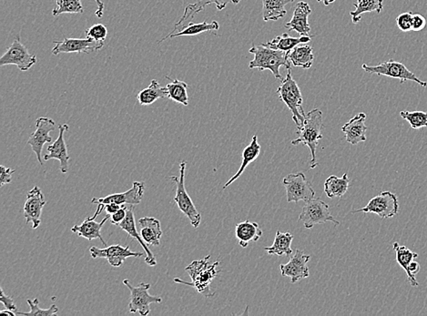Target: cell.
<instances>
[{
  "label": "cell",
  "mask_w": 427,
  "mask_h": 316,
  "mask_svg": "<svg viewBox=\"0 0 427 316\" xmlns=\"http://www.w3.org/2000/svg\"><path fill=\"white\" fill-rule=\"evenodd\" d=\"M249 52L253 54L255 59L250 62L249 68H258L259 70H269L273 74L275 79L283 81L284 78L280 72L281 67H286L290 70L292 67L291 61H289L288 52L286 51L273 50L261 44V46H252Z\"/></svg>",
  "instance_id": "1"
},
{
  "label": "cell",
  "mask_w": 427,
  "mask_h": 316,
  "mask_svg": "<svg viewBox=\"0 0 427 316\" xmlns=\"http://www.w3.org/2000/svg\"><path fill=\"white\" fill-rule=\"evenodd\" d=\"M210 256L201 259V260L192 261L190 266L186 267V272L192 279V283L181 281V279L175 278L176 283L185 284V286H192L196 291L205 296V297H212L215 293L210 291V286L213 279L218 275L220 271L216 270V267L220 264L219 261L213 264H209Z\"/></svg>",
  "instance_id": "2"
},
{
  "label": "cell",
  "mask_w": 427,
  "mask_h": 316,
  "mask_svg": "<svg viewBox=\"0 0 427 316\" xmlns=\"http://www.w3.org/2000/svg\"><path fill=\"white\" fill-rule=\"evenodd\" d=\"M324 129L323 112L321 110L315 109L306 114V121L301 129L297 133L298 138L293 139L292 145L304 144L308 147L311 152L312 159L310 168L315 169L318 166L317 159H316V149L319 141L323 139L321 130Z\"/></svg>",
  "instance_id": "3"
},
{
  "label": "cell",
  "mask_w": 427,
  "mask_h": 316,
  "mask_svg": "<svg viewBox=\"0 0 427 316\" xmlns=\"http://www.w3.org/2000/svg\"><path fill=\"white\" fill-rule=\"evenodd\" d=\"M277 94L287 108L291 110L292 121H295L296 126L299 130L301 129L306 121V114L303 108V95L297 82L292 79L291 68L288 70L286 78L278 87Z\"/></svg>",
  "instance_id": "4"
},
{
  "label": "cell",
  "mask_w": 427,
  "mask_h": 316,
  "mask_svg": "<svg viewBox=\"0 0 427 316\" xmlns=\"http://www.w3.org/2000/svg\"><path fill=\"white\" fill-rule=\"evenodd\" d=\"M185 170H186V161H182L180 164V176L179 177L170 176L169 179L176 184L175 201L177 204L179 209L187 216L192 226L197 229L201 224V216L185 188Z\"/></svg>",
  "instance_id": "5"
},
{
  "label": "cell",
  "mask_w": 427,
  "mask_h": 316,
  "mask_svg": "<svg viewBox=\"0 0 427 316\" xmlns=\"http://www.w3.org/2000/svg\"><path fill=\"white\" fill-rule=\"evenodd\" d=\"M361 68L366 72L369 74H377L378 76H386L389 78L399 79L400 83H405L406 81L415 82L421 87L426 88L427 82L421 81L419 78L408 68L406 65L401 62L391 61H384L377 66H369V65L363 64Z\"/></svg>",
  "instance_id": "6"
},
{
  "label": "cell",
  "mask_w": 427,
  "mask_h": 316,
  "mask_svg": "<svg viewBox=\"0 0 427 316\" xmlns=\"http://www.w3.org/2000/svg\"><path fill=\"white\" fill-rule=\"evenodd\" d=\"M298 221H301L306 229H312L316 224H324L327 221H332L337 226L340 224L330 213L328 204L321 198H314L306 201L299 215Z\"/></svg>",
  "instance_id": "7"
},
{
  "label": "cell",
  "mask_w": 427,
  "mask_h": 316,
  "mask_svg": "<svg viewBox=\"0 0 427 316\" xmlns=\"http://www.w3.org/2000/svg\"><path fill=\"white\" fill-rule=\"evenodd\" d=\"M123 284L130 291L129 309L132 314L139 313L142 316H146L150 313V304H161L162 302L159 296H152L149 294L150 284L141 283L138 286L135 287L128 279L123 280Z\"/></svg>",
  "instance_id": "8"
},
{
  "label": "cell",
  "mask_w": 427,
  "mask_h": 316,
  "mask_svg": "<svg viewBox=\"0 0 427 316\" xmlns=\"http://www.w3.org/2000/svg\"><path fill=\"white\" fill-rule=\"evenodd\" d=\"M286 187L287 201L288 203H299V201H309L315 198V192L311 182L307 180L303 172L291 173L283 181Z\"/></svg>",
  "instance_id": "9"
},
{
  "label": "cell",
  "mask_w": 427,
  "mask_h": 316,
  "mask_svg": "<svg viewBox=\"0 0 427 316\" xmlns=\"http://www.w3.org/2000/svg\"><path fill=\"white\" fill-rule=\"evenodd\" d=\"M37 57L30 53L28 48L21 43V38L17 37L12 44L0 58V66L15 65L21 71L30 70L37 63Z\"/></svg>",
  "instance_id": "10"
},
{
  "label": "cell",
  "mask_w": 427,
  "mask_h": 316,
  "mask_svg": "<svg viewBox=\"0 0 427 316\" xmlns=\"http://www.w3.org/2000/svg\"><path fill=\"white\" fill-rule=\"evenodd\" d=\"M399 212V203L397 196L391 192H383L370 200L368 204L361 209L354 210L352 213H375L380 218L394 217Z\"/></svg>",
  "instance_id": "11"
},
{
  "label": "cell",
  "mask_w": 427,
  "mask_h": 316,
  "mask_svg": "<svg viewBox=\"0 0 427 316\" xmlns=\"http://www.w3.org/2000/svg\"><path fill=\"white\" fill-rule=\"evenodd\" d=\"M55 121L52 119L41 117L37 119L35 132L32 133L28 141V144L32 148L37 159L42 166L44 164L43 159H42V149L46 144H51L53 141L50 133L55 130Z\"/></svg>",
  "instance_id": "12"
},
{
  "label": "cell",
  "mask_w": 427,
  "mask_h": 316,
  "mask_svg": "<svg viewBox=\"0 0 427 316\" xmlns=\"http://www.w3.org/2000/svg\"><path fill=\"white\" fill-rule=\"evenodd\" d=\"M54 48L51 53L58 56L62 53L90 54L94 51L101 50L104 47V42H97L90 38L70 39L64 38L62 41H54Z\"/></svg>",
  "instance_id": "13"
},
{
  "label": "cell",
  "mask_w": 427,
  "mask_h": 316,
  "mask_svg": "<svg viewBox=\"0 0 427 316\" xmlns=\"http://www.w3.org/2000/svg\"><path fill=\"white\" fill-rule=\"evenodd\" d=\"M90 253L93 259H106L110 266L113 267H121L127 258L142 257L144 255V253H142L132 252L130 246L123 247L119 246V244L106 246V248L104 249L93 246L90 249Z\"/></svg>",
  "instance_id": "14"
},
{
  "label": "cell",
  "mask_w": 427,
  "mask_h": 316,
  "mask_svg": "<svg viewBox=\"0 0 427 316\" xmlns=\"http://www.w3.org/2000/svg\"><path fill=\"white\" fill-rule=\"evenodd\" d=\"M311 260V256L306 255L304 250H296L291 260L286 264H281L280 271L284 277L291 278V283L296 284L299 281L308 278L309 267L307 266Z\"/></svg>",
  "instance_id": "15"
},
{
  "label": "cell",
  "mask_w": 427,
  "mask_h": 316,
  "mask_svg": "<svg viewBox=\"0 0 427 316\" xmlns=\"http://www.w3.org/2000/svg\"><path fill=\"white\" fill-rule=\"evenodd\" d=\"M241 0H198L197 2L193 3V4H189L185 8L183 15L181 16L180 21L175 24V28L170 34H175L181 31L182 28L186 27L192 22L195 17L203 11L208 5L215 4L216 8L219 11L224 10L227 7L228 4L232 3V4L237 5Z\"/></svg>",
  "instance_id": "16"
},
{
  "label": "cell",
  "mask_w": 427,
  "mask_h": 316,
  "mask_svg": "<svg viewBox=\"0 0 427 316\" xmlns=\"http://www.w3.org/2000/svg\"><path fill=\"white\" fill-rule=\"evenodd\" d=\"M46 205L43 192L41 188L35 186L28 192L24 205L26 223L32 224L34 230L38 229L41 223L42 210Z\"/></svg>",
  "instance_id": "17"
},
{
  "label": "cell",
  "mask_w": 427,
  "mask_h": 316,
  "mask_svg": "<svg viewBox=\"0 0 427 316\" xmlns=\"http://www.w3.org/2000/svg\"><path fill=\"white\" fill-rule=\"evenodd\" d=\"M105 207H106V204H99L98 209H97L95 215H94L92 217L85 219L83 223H82L81 226H75L71 228V232L76 233L79 237H83L89 241H92L94 239H99V240L102 241V244H103L105 246H107L106 241L102 238L101 230L105 223L109 220L110 215H108L101 223H97L96 221V218L101 215L102 210H105Z\"/></svg>",
  "instance_id": "18"
},
{
  "label": "cell",
  "mask_w": 427,
  "mask_h": 316,
  "mask_svg": "<svg viewBox=\"0 0 427 316\" xmlns=\"http://www.w3.org/2000/svg\"><path fill=\"white\" fill-rule=\"evenodd\" d=\"M145 190L144 182L135 181L132 189L122 193H115L104 198H93L91 204H112L138 205L141 203Z\"/></svg>",
  "instance_id": "19"
},
{
  "label": "cell",
  "mask_w": 427,
  "mask_h": 316,
  "mask_svg": "<svg viewBox=\"0 0 427 316\" xmlns=\"http://www.w3.org/2000/svg\"><path fill=\"white\" fill-rule=\"evenodd\" d=\"M59 135L56 141L48 145V155H44V161L50 159H58L61 162V170L62 173H67L68 170V161L70 155L68 153L67 144L65 141L64 135L68 130V124L59 125Z\"/></svg>",
  "instance_id": "20"
},
{
  "label": "cell",
  "mask_w": 427,
  "mask_h": 316,
  "mask_svg": "<svg viewBox=\"0 0 427 316\" xmlns=\"http://www.w3.org/2000/svg\"><path fill=\"white\" fill-rule=\"evenodd\" d=\"M312 10L308 3L301 1L297 3L293 11V15L291 21L286 23L284 27L288 28L289 32L295 31L300 36H308L311 32V27H310L308 18L311 15Z\"/></svg>",
  "instance_id": "21"
},
{
  "label": "cell",
  "mask_w": 427,
  "mask_h": 316,
  "mask_svg": "<svg viewBox=\"0 0 427 316\" xmlns=\"http://www.w3.org/2000/svg\"><path fill=\"white\" fill-rule=\"evenodd\" d=\"M133 210H133V205H130V207H128L126 217L119 224V226L121 227L124 232H126L130 237L136 239V240L139 241V244H141L142 248L145 250V253H146L145 263H146L148 266H155L156 264H157V261H156L155 255L150 252L149 247L147 246V244L145 243L143 239H142L141 235H139L138 229H137L135 212H133Z\"/></svg>",
  "instance_id": "22"
},
{
  "label": "cell",
  "mask_w": 427,
  "mask_h": 316,
  "mask_svg": "<svg viewBox=\"0 0 427 316\" xmlns=\"http://www.w3.org/2000/svg\"><path fill=\"white\" fill-rule=\"evenodd\" d=\"M366 114L361 112L341 127V132L346 135V139L348 144L357 145L366 141Z\"/></svg>",
  "instance_id": "23"
},
{
  "label": "cell",
  "mask_w": 427,
  "mask_h": 316,
  "mask_svg": "<svg viewBox=\"0 0 427 316\" xmlns=\"http://www.w3.org/2000/svg\"><path fill=\"white\" fill-rule=\"evenodd\" d=\"M137 229L148 246H158L161 244L162 230L161 221L155 217L139 219L136 224Z\"/></svg>",
  "instance_id": "24"
},
{
  "label": "cell",
  "mask_w": 427,
  "mask_h": 316,
  "mask_svg": "<svg viewBox=\"0 0 427 316\" xmlns=\"http://www.w3.org/2000/svg\"><path fill=\"white\" fill-rule=\"evenodd\" d=\"M264 232L257 223L250 221H241L235 227V236L238 239L239 246L247 248L250 243L260 240Z\"/></svg>",
  "instance_id": "25"
},
{
  "label": "cell",
  "mask_w": 427,
  "mask_h": 316,
  "mask_svg": "<svg viewBox=\"0 0 427 316\" xmlns=\"http://www.w3.org/2000/svg\"><path fill=\"white\" fill-rule=\"evenodd\" d=\"M288 58L292 66L308 70L314 64V48L307 43L296 46L289 51Z\"/></svg>",
  "instance_id": "26"
},
{
  "label": "cell",
  "mask_w": 427,
  "mask_h": 316,
  "mask_svg": "<svg viewBox=\"0 0 427 316\" xmlns=\"http://www.w3.org/2000/svg\"><path fill=\"white\" fill-rule=\"evenodd\" d=\"M260 152L261 145L258 142V136L255 135L252 137L250 144L244 150L243 156H241L243 157V162H241L240 169L225 184L224 189H226L232 182L237 181L240 176L243 175L244 170H246L248 165L252 164V161H255L259 157Z\"/></svg>",
  "instance_id": "27"
},
{
  "label": "cell",
  "mask_w": 427,
  "mask_h": 316,
  "mask_svg": "<svg viewBox=\"0 0 427 316\" xmlns=\"http://www.w3.org/2000/svg\"><path fill=\"white\" fill-rule=\"evenodd\" d=\"M219 28H220V24H219L218 21H215L212 23H208L206 21L201 23L190 22L189 25H187L186 27L182 28V30L179 31V32L170 34V35L169 34V35L165 37V38L162 39L161 41H159V43H161V42L167 41V39L177 38V37L196 36L203 32L217 31L219 30Z\"/></svg>",
  "instance_id": "28"
},
{
  "label": "cell",
  "mask_w": 427,
  "mask_h": 316,
  "mask_svg": "<svg viewBox=\"0 0 427 316\" xmlns=\"http://www.w3.org/2000/svg\"><path fill=\"white\" fill-rule=\"evenodd\" d=\"M168 98L166 87H162L156 79L150 81L149 87L139 91L137 99L141 106H150L159 99Z\"/></svg>",
  "instance_id": "29"
},
{
  "label": "cell",
  "mask_w": 427,
  "mask_h": 316,
  "mask_svg": "<svg viewBox=\"0 0 427 316\" xmlns=\"http://www.w3.org/2000/svg\"><path fill=\"white\" fill-rule=\"evenodd\" d=\"M312 37L309 36H300L298 38H293L288 33H284L283 35L276 37L272 41L263 45L273 48V50H283L288 52L293 48H295L296 46L309 43L312 41Z\"/></svg>",
  "instance_id": "30"
},
{
  "label": "cell",
  "mask_w": 427,
  "mask_h": 316,
  "mask_svg": "<svg viewBox=\"0 0 427 316\" xmlns=\"http://www.w3.org/2000/svg\"><path fill=\"white\" fill-rule=\"evenodd\" d=\"M295 0H263L264 21H276L286 16V6Z\"/></svg>",
  "instance_id": "31"
},
{
  "label": "cell",
  "mask_w": 427,
  "mask_h": 316,
  "mask_svg": "<svg viewBox=\"0 0 427 316\" xmlns=\"http://www.w3.org/2000/svg\"><path fill=\"white\" fill-rule=\"evenodd\" d=\"M350 179L347 173L341 177L332 175L324 182V192L330 199L341 198L348 190Z\"/></svg>",
  "instance_id": "32"
},
{
  "label": "cell",
  "mask_w": 427,
  "mask_h": 316,
  "mask_svg": "<svg viewBox=\"0 0 427 316\" xmlns=\"http://www.w3.org/2000/svg\"><path fill=\"white\" fill-rule=\"evenodd\" d=\"M293 241V235L290 233H276L275 241H273L272 246L266 247L264 250L270 255L278 256H290L292 253L291 248L292 243Z\"/></svg>",
  "instance_id": "33"
},
{
  "label": "cell",
  "mask_w": 427,
  "mask_h": 316,
  "mask_svg": "<svg viewBox=\"0 0 427 316\" xmlns=\"http://www.w3.org/2000/svg\"><path fill=\"white\" fill-rule=\"evenodd\" d=\"M169 79L170 83L166 85L168 91V99L188 106L189 105V96H188V84L186 82L179 81V79H172L170 77H165Z\"/></svg>",
  "instance_id": "34"
},
{
  "label": "cell",
  "mask_w": 427,
  "mask_h": 316,
  "mask_svg": "<svg viewBox=\"0 0 427 316\" xmlns=\"http://www.w3.org/2000/svg\"><path fill=\"white\" fill-rule=\"evenodd\" d=\"M355 10L351 11L350 15L354 24L361 21L364 13L377 12L379 14L384 8V0H357L354 4Z\"/></svg>",
  "instance_id": "35"
},
{
  "label": "cell",
  "mask_w": 427,
  "mask_h": 316,
  "mask_svg": "<svg viewBox=\"0 0 427 316\" xmlns=\"http://www.w3.org/2000/svg\"><path fill=\"white\" fill-rule=\"evenodd\" d=\"M57 8L52 10V16L61 14H83L84 8L81 0H56Z\"/></svg>",
  "instance_id": "36"
},
{
  "label": "cell",
  "mask_w": 427,
  "mask_h": 316,
  "mask_svg": "<svg viewBox=\"0 0 427 316\" xmlns=\"http://www.w3.org/2000/svg\"><path fill=\"white\" fill-rule=\"evenodd\" d=\"M393 247H394V250L395 252V256H397V261L398 264L407 273L408 272V268L410 264H411L412 261L418 257V255L417 253L412 252L411 250L407 248L405 246H400L398 243H395L393 244Z\"/></svg>",
  "instance_id": "37"
},
{
  "label": "cell",
  "mask_w": 427,
  "mask_h": 316,
  "mask_svg": "<svg viewBox=\"0 0 427 316\" xmlns=\"http://www.w3.org/2000/svg\"><path fill=\"white\" fill-rule=\"evenodd\" d=\"M28 306L30 307V311L28 313L18 312L17 315L25 316H55L58 315L59 307L56 304H52L48 309H41L39 306V299L35 298L34 300L28 299Z\"/></svg>",
  "instance_id": "38"
},
{
  "label": "cell",
  "mask_w": 427,
  "mask_h": 316,
  "mask_svg": "<svg viewBox=\"0 0 427 316\" xmlns=\"http://www.w3.org/2000/svg\"><path fill=\"white\" fill-rule=\"evenodd\" d=\"M400 116L409 122L413 129H422L427 127V112H407L403 110Z\"/></svg>",
  "instance_id": "39"
},
{
  "label": "cell",
  "mask_w": 427,
  "mask_h": 316,
  "mask_svg": "<svg viewBox=\"0 0 427 316\" xmlns=\"http://www.w3.org/2000/svg\"><path fill=\"white\" fill-rule=\"evenodd\" d=\"M85 35H86L87 38L93 39V41L97 42H104L105 39H107L108 28L106 26L95 24L85 30Z\"/></svg>",
  "instance_id": "40"
},
{
  "label": "cell",
  "mask_w": 427,
  "mask_h": 316,
  "mask_svg": "<svg viewBox=\"0 0 427 316\" xmlns=\"http://www.w3.org/2000/svg\"><path fill=\"white\" fill-rule=\"evenodd\" d=\"M413 13L405 12L400 14L397 18L398 28L403 32H409L412 30Z\"/></svg>",
  "instance_id": "41"
},
{
  "label": "cell",
  "mask_w": 427,
  "mask_h": 316,
  "mask_svg": "<svg viewBox=\"0 0 427 316\" xmlns=\"http://www.w3.org/2000/svg\"><path fill=\"white\" fill-rule=\"evenodd\" d=\"M427 26V21L423 15L421 14H413L412 30L415 32H419L425 30Z\"/></svg>",
  "instance_id": "42"
},
{
  "label": "cell",
  "mask_w": 427,
  "mask_h": 316,
  "mask_svg": "<svg viewBox=\"0 0 427 316\" xmlns=\"http://www.w3.org/2000/svg\"><path fill=\"white\" fill-rule=\"evenodd\" d=\"M0 293H1V295H0V302L4 304L5 308L10 310V311L15 313L16 315L18 314V307H17L15 303H14L13 299L5 295L3 288H0Z\"/></svg>",
  "instance_id": "43"
},
{
  "label": "cell",
  "mask_w": 427,
  "mask_h": 316,
  "mask_svg": "<svg viewBox=\"0 0 427 316\" xmlns=\"http://www.w3.org/2000/svg\"><path fill=\"white\" fill-rule=\"evenodd\" d=\"M0 172H1V182H0V186H4L5 184H10L12 181V175L15 173L16 170L10 169V168H6L4 165L0 166Z\"/></svg>",
  "instance_id": "44"
},
{
  "label": "cell",
  "mask_w": 427,
  "mask_h": 316,
  "mask_svg": "<svg viewBox=\"0 0 427 316\" xmlns=\"http://www.w3.org/2000/svg\"><path fill=\"white\" fill-rule=\"evenodd\" d=\"M127 210L128 207H125L124 205L115 213L110 215V221H112V224H115V226H119V224L121 223L122 221L124 220L125 217L127 215Z\"/></svg>",
  "instance_id": "45"
},
{
  "label": "cell",
  "mask_w": 427,
  "mask_h": 316,
  "mask_svg": "<svg viewBox=\"0 0 427 316\" xmlns=\"http://www.w3.org/2000/svg\"><path fill=\"white\" fill-rule=\"evenodd\" d=\"M123 205L124 204L121 205L115 203L108 204H106V207H105V212H106L107 215H112L113 213L118 212Z\"/></svg>",
  "instance_id": "46"
},
{
  "label": "cell",
  "mask_w": 427,
  "mask_h": 316,
  "mask_svg": "<svg viewBox=\"0 0 427 316\" xmlns=\"http://www.w3.org/2000/svg\"><path fill=\"white\" fill-rule=\"evenodd\" d=\"M95 2L97 3L96 16L99 19H101L104 14V3L102 2V0H95Z\"/></svg>",
  "instance_id": "47"
},
{
  "label": "cell",
  "mask_w": 427,
  "mask_h": 316,
  "mask_svg": "<svg viewBox=\"0 0 427 316\" xmlns=\"http://www.w3.org/2000/svg\"><path fill=\"white\" fill-rule=\"evenodd\" d=\"M0 315H6L8 316H15L17 315L15 313L10 311V310L6 309L5 311L0 312Z\"/></svg>",
  "instance_id": "48"
},
{
  "label": "cell",
  "mask_w": 427,
  "mask_h": 316,
  "mask_svg": "<svg viewBox=\"0 0 427 316\" xmlns=\"http://www.w3.org/2000/svg\"><path fill=\"white\" fill-rule=\"evenodd\" d=\"M319 3H323L324 6H328L331 4V0H317Z\"/></svg>",
  "instance_id": "49"
},
{
  "label": "cell",
  "mask_w": 427,
  "mask_h": 316,
  "mask_svg": "<svg viewBox=\"0 0 427 316\" xmlns=\"http://www.w3.org/2000/svg\"><path fill=\"white\" fill-rule=\"evenodd\" d=\"M335 0H331V3L335 2Z\"/></svg>",
  "instance_id": "50"
}]
</instances>
